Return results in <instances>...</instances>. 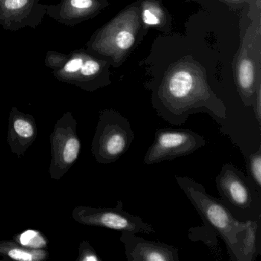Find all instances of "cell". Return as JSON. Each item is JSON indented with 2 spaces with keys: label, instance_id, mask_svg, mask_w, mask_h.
I'll return each instance as SVG.
<instances>
[{
  "label": "cell",
  "instance_id": "obj_9",
  "mask_svg": "<svg viewBox=\"0 0 261 261\" xmlns=\"http://www.w3.org/2000/svg\"><path fill=\"white\" fill-rule=\"evenodd\" d=\"M48 6L41 0H0V27L13 32L37 28L46 16Z\"/></svg>",
  "mask_w": 261,
  "mask_h": 261
},
{
  "label": "cell",
  "instance_id": "obj_4",
  "mask_svg": "<svg viewBox=\"0 0 261 261\" xmlns=\"http://www.w3.org/2000/svg\"><path fill=\"white\" fill-rule=\"evenodd\" d=\"M103 62L84 51L68 55L48 51L45 61L56 79L88 91L100 86L99 79L103 69Z\"/></svg>",
  "mask_w": 261,
  "mask_h": 261
},
{
  "label": "cell",
  "instance_id": "obj_22",
  "mask_svg": "<svg viewBox=\"0 0 261 261\" xmlns=\"http://www.w3.org/2000/svg\"><path fill=\"white\" fill-rule=\"evenodd\" d=\"M231 1H241V0H231Z\"/></svg>",
  "mask_w": 261,
  "mask_h": 261
},
{
  "label": "cell",
  "instance_id": "obj_21",
  "mask_svg": "<svg viewBox=\"0 0 261 261\" xmlns=\"http://www.w3.org/2000/svg\"><path fill=\"white\" fill-rule=\"evenodd\" d=\"M253 109H254L255 117L259 125L261 124V98H260V86H257L253 98Z\"/></svg>",
  "mask_w": 261,
  "mask_h": 261
},
{
  "label": "cell",
  "instance_id": "obj_12",
  "mask_svg": "<svg viewBox=\"0 0 261 261\" xmlns=\"http://www.w3.org/2000/svg\"><path fill=\"white\" fill-rule=\"evenodd\" d=\"M105 6V0H61L48 6L46 16L62 25L74 27L98 14Z\"/></svg>",
  "mask_w": 261,
  "mask_h": 261
},
{
  "label": "cell",
  "instance_id": "obj_17",
  "mask_svg": "<svg viewBox=\"0 0 261 261\" xmlns=\"http://www.w3.org/2000/svg\"><path fill=\"white\" fill-rule=\"evenodd\" d=\"M13 240L22 247L33 250L46 249L48 245L46 237L39 230L33 229H27L22 233L14 235Z\"/></svg>",
  "mask_w": 261,
  "mask_h": 261
},
{
  "label": "cell",
  "instance_id": "obj_13",
  "mask_svg": "<svg viewBox=\"0 0 261 261\" xmlns=\"http://www.w3.org/2000/svg\"><path fill=\"white\" fill-rule=\"evenodd\" d=\"M37 136L38 126L34 117L17 108H12L7 129V143L11 152L18 158H22Z\"/></svg>",
  "mask_w": 261,
  "mask_h": 261
},
{
  "label": "cell",
  "instance_id": "obj_18",
  "mask_svg": "<svg viewBox=\"0 0 261 261\" xmlns=\"http://www.w3.org/2000/svg\"><path fill=\"white\" fill-rule=\"evenodd\" d=\"M163 10L153 2H144L142 8V19L146 25L149 27H157L161 25L163 22Z\"/></svg>",
  "mask_w": 261,
  "mask_h": 261
},
{
  "label": "cell",
  "instance_id": "obj_11",
  "mask_svg": "<svg viewBox=\"0 0 261 261\" xmlns=\"http://www.w3.org/2000/svg\"><path fill=\"white\" fill-rule=\"evenodd\" d=\"M220 195L234 207L246 209L251 205L252 194L244 174L231 163H225L216 177Z\"/></svg>",
  "mask_w": 261,
  "mask_h": 261
},
{
  "label": "cell",
  "instance_id": "obj_7",
  "mask_svg": "<svg viewBox=\"0 0 261 261\" xmlns=\"http://www.w3.org/2000/svg\"><path fill=\"white\" fill-rule=\"evenodd\" d=\"M76 222L84 225L105 227L121 232L151 234L155 233L152 224L140 217L123 210V201L119 200L114 207H93L77 206L72 212Z\"/></svg>",
  "mask_w": 261,
  "mask_h": 261
},
{
  "label": "cell",
  "instance_id": "obj_1",
  "mask_svg": "<svg viewBox=\"0 0 261 261\" xmlns=\"http://www.w3.org/2000/svg\"><path fill=\"white\" fill-rule=\"evenodd\" d=\"M153 106L162 119L176 126L201 111L217 122L227 119L225 105L212 92L202 71L188 62L166 74L155 92Z\"/></svg>",
  "mask_w": 261,
  "mask_h": 261
},
{
  "label": "cell",
  "instance_id": "obj_14",
  "mask_svg": "<svg viewBox=\"0 0 261 261\" xmlns=\"http://www.w3.org/2000/svg\"><path fill=\"white\" fill-rule=\"evenodd\" d=\"M237 83L244 105L251 106L259 84L256 86L254 63L250 58L242 57L240 59L237 68Z\"/></svg>",
  "mask_w": 261,
  "mask_h": 261
},
{
  "label": "cell",
  "instance_id": "obj_8",
  "mask_svg": "<svg viewBox=\"0 0 261 261\" xmlns=\"http://www.w3.org/2000/svg\"><path fill=\"white\" fill-rule=\"evenodd\" d=\"M207 144L205 139L187 129H160L144 156L146 165L160 163L193 153Z\"/></svg>",
  "mask_w": 261,
  "mask_h": 261
},
{
  "label": "cell",
  "instance_id": "obj_3",
  "mask_svg": "<svg viewBox=\"0 0 261 261\" xmlns=\"http://www.w3.org/2000/svg\"><path fill=\"white\" fill-rule=\"evenodd\" d=\"M134 140L129 120L114 110H103L91 143V153L97 163L110 164L124 155Z\"/></svg>",
  "mask_w": 261,
  "mask_h": 261
},
{
  "label": "cell",
  "instance_id": "obj_5",
  "mask_svg": "<svg viewBox=\"0 0 261 261\" xmlns=\"http://www.w3.org/2000/svg\"><path fill=\"white\" fill-rule=\"evenodd\" d=\"M140 27L138 9L130 7L99 30L88 47L94 53L118 62L134 46Z\"/></svg>",
  "mask_w": 261,
  "mask_h": 261
},
{
  "label": "cell",
  "instance_id": "obj_16",
  "mask_svg": "<svg viewBox=\"0 0 261 261\" xmlns=\"http://www.w3.org/2000/svg\"><path fill=\"white\" fill-rule=\"evenodd\" d=\"M245 229L241 238V261H252L256 256V233L258 224L256 221H245Z\"/></svg>",
  "mask_w": 261,
  "mask_h": 261
},
{
  "label": "cell",
  "instance_id": "obj_20",
  "mask_svg": "<svg viewBox=\"0 0 261 261\" xmlns=\"http://www.w3.org/2000/svg\"><path fill=\"white\" fill-rule=\"evenodd\" d=\"M94 247L88 241H82L79 244L77 261H101Z\"/></svg>",
  "mask_w": 261,
  "mask_h": 261
},
{
  "label": "cell",
  "instance_id": "obj_6",
  "mask_svg": "<svg viewBox=\"0 0 261 261\" xmlns=\"http://www.w3.org/2000/svg\"><path fill=\"white\" fill-rule=\"evenodd\" d=\"M77 123L72 113L68 111L56 122L50 136L51 163L50 178L59 181L80 155L82 143L77 133Z\"/></svg>",
  "mask_w": 261,
  "mask_h": 261
},
{
  "label": "cell",
  "instance_id": "obj_15",
  "mask_svg": "<svg viewBox=\"0 0 261 261\" xmlns=\"http://www.w3.org/2000/svg\"><path fill=\"white\" fill-rule=\"evenodd\" d=\"M0 256L16 261H44L49 259L46 249L33 250L22 247L13 240L0 241Z\"/></svg>",
  "mask_w": 261,
  "mask_h": 261
},
{
  "label": "cell",
  "instance_id": "obj_10",
  "mask_svg": "<svg viewBox=\"0 0 261 261\" xmlns=\"http://www.w3.org/2000/svg\"><path fill=\"white\" fill-rule=\"evenodd\" d=\"M137 233L122 232L120 241L124 244L129 261H179L178 249L159 241H149Z\"/></svg>",
  "mask_w": 261,
  "mask_h": 261
},
{
  "label": "cell",
  "instance_id": "obj_2",
  "mask_svg": "<svg viewBox=\"0 0 261 261\" xmlns=\"http://www.w3.org/2000/svg\"><path fill=\"white\" fill-rule=\"evenodd\" d=\"M175 180L204 223L224 240L231 259L241 261L245 222L238 221L222 202L207 193L202 185L187 176H175Z\"/></svg>",
  "mask_w": 261,
  "mask_h": 261
},
{
  "label": "cell",
  "instance_id": "obj_19",
  "mask_svg": "<svg viewBox=\"0 0 261 261\" xmlns=\"http://www.w3.org/2000/svg\"><path fill=\"white\" fill-rule=\"evenodd\" d=\"M249 169L250 175L258 189L261 187V149L259 148L254 153L251 154L249 158Z\"/></svg>",
  "mask_w": 261,
  "mask_h": 261
}]
</instances>
